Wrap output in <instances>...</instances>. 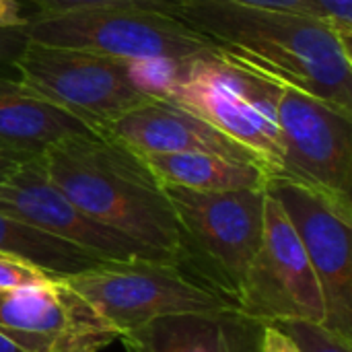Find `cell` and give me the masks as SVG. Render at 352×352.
Listing matches in <instances>:
<instances>
[{
  "instance_id": "obj_15",
  "label": "cell",
  "mask_w": 352,
  "mask_h": 352,
  "mask_svg": "<svg viewBox=\"0 0 352 352\" xmlns=\"http://www.w3.org/2000/svg\"><path fill=\"white\" fill-rule=\"evenodd\" d=\"M93 132L87 124L39 99L19 78L0 74V140L23 151L43 155L54 142Z\"/></svg>"
},
{
  "instance_id": "obj_2",
  "label": "cell",
  "mask_w": 352,
  "mask_h": 352,
  "mask_svg": "<svg viewBox=\"0 0 352 352\" xmlns=\"http://www.w3.org/2000/svg\"><path fill=\"white\" fill-rule=\"evenodd\" d=\"M41 161L50 182L87 217L194 270L165 186L138 153L103 134L85 132L54 142Z\"/></svg>"
},
{
  "instance_id": "obj_8",
  "label": "cell",
  "mask_w": 352,
  "mask_h": 352,
  "mask_svg": "<svg viewBox=\"0 0 352 352\" xmlns=\"http://www.w3.org/2000/svg\"><path fill=\"white\" fill-rule=\"evenodd\" d=\"M266 192L289 217L322 287V326L352 342V200L285 175H268Z\"/></svg>"
},
{
  "instance_id": "obj_12",
  "label": "cell",
  "mask_w": 352,
  "mask_h": 352,
  "mask_svg": "<svg viewBox=\"0 0 352 352\" xmlns=\"http://www.w3.org/2000/svg\"><path fill=\"white\" fill-rule=\"evenodd\" d=\"M0 212L80 245L103 260H163L148 248L116 233L78 210L45 175L41 157L0 184Z\"/></svg>"
},
{
  "instance_id": "obj_10",
  "label": "cell",
  "mask_w": 352,
  "mask_h": 352,
  "mask_svg": "<svg viewBox=\"0 0 352 352\" xmlns=\"http://www.w3.org/2000/svg\"><path fill=\"white\" fill-rule=\"evenodd\" d=\"M278 85L280 175L352 200V113L295 85Z\"/></svg>"
},
{
  "instance_id": "obj_6",
  "label": "cell",
  "mask_w": 352,
  "mask_h": 352,
  "mask_svg": "<svg viewBox=\"0 0 352 352\" xmlns=\"http://www.w3.org/2000/svg\"><path fill=\"white\" fill-rule=\"evenodd\" d=\"M29 41L76 47L134 64H175L219 45L177 16L136 6H93L27 19Z\"/></svg>"
},
{
  "instance_id": "obj_24",
  "label": "cell",
  "mask_w": 352,
  "mask_h": 352,
  "mask_svg": "<svg viewBox=\"0 0 352 352\" xmlns=\"http://www.w3.org/2000/svg\"><path fill=\"white\" fill-rule=\"evenodd\" d=\"M260 352H301L297 342L276 324H266L262 330Z\"/></svg>"
},
{
  "instance_id": "obj_25",
  "label": "cell",
  "mask_w": 352,
  "mask_h": 352,
  "mask_svg": "<svg viewBox=\"0 0 352 352\" xmlns=\"http://www.w3.org/2000/svg\"><path fill=\"white\" fill-rule=\"evenodd\" d=\"M227 2H237V4H250V6H262V8H278V10H291V12H301L309 16H318L324 21L322 12L314 4V0H227Z\"/></svg>"
},
{
  "instance_id": "obj_26",
  "label": "cell",
  "mask_w": 352,
  "mask_h": 352,
  "mask_svg": "<svg viewBox=\"0 0 352 352\" xmlns=\"http://www.w3.org/2000/svg\"><path fill=\"white\" fill-rule=\"evenodd\" d=\"M25 23L19 0H0V27H23Z\"/></svg>"
},
{
  "instance_id": "obj_4",
  "label": "cell",
  "mask_w": 352,
  "mask_h": 352,
  "mask_svg": "<svg viewBox=\"0 0 352 352\" xmlns=\"http://www.w3.org/2000/svg\"><path fill=\"white\" fill-rule=\"evenodd\" d=\"M140 66L144 64L37 41H29L12 62L25 89L97 134L113 120L157 97L144 85Z\"/></svg>"
},
{
  "instance_id": "obj_5",
  "label": "cell",
  "mask_w": 352,
  "mask_h": 352,
  "mask_svg": "<svg viewBox=\"0 0 352 352\" xmlns=\"http://www.w3.org/2000/svg\"><path fill=\"white\" fill-rule=\"evenodd\" d=\"M64 280L118 336L165 316L239 309L237 299L208 278L188 266L161 260H105Z\"/></svg>"
},
{
  "instance_id": "obj_19",
  "label": "cell",
  "mask_w": 352,
  "mask_h": 352,
  "mask_svg": "<svg viewBox=\"0 0 352 352\" xmlns=\"http://www.w3.org/2000/svg\"><path fill=\"white\" fill-rule=\"evenodd\" d=\"M280 326L299 346L301 352H352V342L328 330L322 324L307 322H287Z\"/></svg>"
},
{
  "instance_id": "obj_14",
  "label": "cell",
  "mask_w": 352,
  "mask_h": 352,
  "mask_svg": "<svg viewBox=\"0 0 352 352\" xmlns=\"http://www.w3.org/2000/svg\"><path fill=\"white\" fill-rule=\"evenodd\" d=\"M264 324L239 309L175 314L118 336L126 352H260Z\"/></svg>"
},
{
  "instance_id": "obj_3",
  "label": "cell",
  "mask_w": 352,
  "mask_h": 352,
  "mask_svg": "<svg viewBox=\"0 0 352 352\" xmlns=\"http://www.w3.org/2000/svg\"><path fill=\"white\" fill-rule=\"evenodd\" d=\"M155 93L210 122L250 148L270 175H280L283 148L276 122L280 85L272 76L217 50L171 64V74Z\"/></svg>"
},
{
  "instance_id": "obj_11",
  "label": "cell",
  "mask_w": 352,
  "mask_h": 352,
  "mask_svg": "<svg viewBox=\"0 0 352 352\" xmlns=\"http://www.w3.org/2000/svg\"><path fill=\"white\" fill-rule=\"evenodd\" d=\"M0 332L25 352H99L118 340L64 278L0 291Z\"/></svg>"
},
{
  "instance_id": "obj_20",
  "label": "cell",
  "mask_w": 352,
  "mask_h": 352,
  "mask_svg": "<svg viewBox=\"0 0 352 352\" xmlns=\"http://www.w3.org/2000/svg\"><path fill=\"white\" fill-rule=\"evenodd\" d=\"M52 278H56V276H52L31 264L0 256V291H10V289L35 285V283H45Z\"/></svg>"
},
{
  "instance_id": "obj_18",
  "label": "cell",
  "mask_w": 352,
  "mask_h": 352,
  "mask_svg": "<svg viewBox=\"0 0 352 352\" xmlns=\"http://www.w3.org/2000/svg\"><path fill=\"white\" fill-rule=\"evenodd\" d=\"M37 8L35 16H47V14H62L78 8H93V6H136L146 10L165 12L171 16H177L182 0H27Z\"/></svg>"
},
{
  "instance_id": "obj_23",
  "label": "cell",
  "mask_w": 352,
  "mask_h": 352,
  "mask_svg": "<svg viewBox=\"0 0 352 352\" xmlns=\"http://www.w3.org/2000/svg\"><path fill=\"white\" fill-rule=\"evenodd\" d=\"M37 157H41V155L23 151L19 146H12V144L0 140V184L8 182L21 167H25L27 163H31Z\"/></svg>"
},
{
  "instance_id": "obj_17",
  "label": "cell",
  "mask_w": 352,
  "mask_h": 352,
  "mask_svg": "<svg viewBox=\"0 0 352 352\" xmlns=\"http://www.w3.org/2000/svg\"><path fill=\"white\" fill-rule=\"evenodd\" d=\"M0 256L31 264L56 278H68L101 262L97 254L0 212Z\"/></svg>"
},
{
  "instance_id": "obj_13",
  "label": "cell",
  "mask_w": 352,
  "mask_h": 352,
  "mask_svg": "<svg viewBox=\"0 0 352 352\" xmlns=\"http://www.w3.org/2000/svg\"><path fill=\"white\" fill-rule=\"evenodd\" d=\"M101 134L138 155L212 153L227 159L262 165L250 148L214 128L210 122L159 95L107 124Z\"/></svg>"
},
{
  "instance_id": "obj_7",
  "label": "cell",
  "mask_w": 352,
  "mask_h": 352,
  "mask_svg": "<svg viewBox=\"0 0 352 352\" xmlns=\"http://www.w3.org/2000/svg\"><path fill=\"white\" fill-rule=\"evenodd\" d=\"M163 186L186 235L194 270L237 299L262 241L266 190L198 192Z\"/></svg>"
},
{
  "instance_id": "obj_22",
  "label": "cell",
  "mask_w": 352,
  "mask_h": 352,
  "mask_svg": "<svg viewBox=\"0 0 352 352\" xmlns=\"http://www.w3.org/2000/svg\"><path fill=\"white\" fill-rule=\"evenodd\" d=\"M25 25L23 27H0V66H12V62L21 56V52L29 43Z\"/></svg>"
},
{
  "instance_id": "obj_16",
  "label": "cell",
  "mask_w": 352,
  "mask_h": 352,
  "mask_svg": "<svg viewBox=\"0 0 352 352\" xmlns=\"http://www.w3.org/2000/svg\"><path fill=\"white\" fill-rule=\"evenodd\" d=\"M161 184L198 192L266 190L268 171L258 163L227 159L212 153L140 155Z\"/></svg>"
},
{
  "instance_id": "obj_27",
  "label": "cell",
  "mask_w": 352,
  "mask_h": 352,
  "mask_svg": "<svg viewBox=\"0 0 352 352\" xmlns=\"http://www.w3.org/2000/svg\"><path fill=\"white\" fill-rule=\"evenodd\" d=\"M0 352H25L23 349H19L12 340H8L2 332H0Z\"/></svg>"
},
{
  "instance_id": "obj_21",
  "label": "cell",
  "mask_w": 352,
  "mask_h": 352,
  "mask_svg": "<svg viewBox=\"0 0 352 352\" xmlns=\"http://www.w3.org/2000/svg\"><path fill=\"white\" fill-rule=\"evenodd\" d=\"M314 4L338 37L352 47V0H314Z\"/></svg>"
},
{
  "instance_id": "obj_9",
  "label": "cell",
  "mask_w": 352,
  "mask_h": 352,
  "mask_svg": "<svg viewBox=\"0 0 352 352\" xmlns=\"http://www.w3.org/2000/svg\"><path fill=\"white\" fill-rule=\"evenodd\" d=\"M239 311L260 324H324L326 305L316 270L280 204L266 192L260 248L239 291Z\"/></svg>"
},
{
  "instance_id": "obj_1",
  "label": "cell",
  "mask_w": 352,
  "mask_h": 352,
  "mask_svg": "<svg viewBox=\"0 0 352 352\" xmlns=\"http://www.w3.org/2000/svg\"><path fill=\"white\" fill-rule=\"evenodd\" d=\"M177 19L239 64L352 113V54L322 19L227 0H182Z\"/></svg>"
}]
</instances>
